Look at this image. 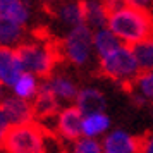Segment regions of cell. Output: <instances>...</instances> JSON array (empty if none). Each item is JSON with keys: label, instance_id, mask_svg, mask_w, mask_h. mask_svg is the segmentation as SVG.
<instances>
[{"label": "cell", "instance_id": "6da1fadb", "mask_svg": "<svg viewBox=\"0 0 153 153\" xmlns=\"http://www.w3.org/2000/svg\"><path fill=\"white\" fill-rule=\"evenodd\" d=\"M108 28L127 45L153 36V16L143 9L127 5L108 16Z\"/></svg>", "mask_w": 153, "mask_h": 153}, {"label": "cell", "instance_id": "7a4b0ae2", "mask_svg": "<svg viewBox=\"0 0 153 153\" xmlns=\"http://www.w3.org/2000/svg\"><path fill=\"white\" fill-rule=\"evenodd\" d=\"M16 52L22 69L43 79L52 76L55 64L64 55L62 47L59 48L52 43H19L16 47Z\"/></svg>", "mask_w": 153, "mask_h": 153}, {"label": "cell", "instance_id": "3957f363", "mask_svg": "<svg viewBox=\"0 0 153 153\" xmlns=\"http://www.w3.org/2000/svg\"><path fill=\"white\" fill-rule=\"evenodd\" d=\"M139 67L136 55L131 45H120L110 53L100 57V72L108 79L127 84L139 74Z\"/></svg>", "mask_w": 153, "mask_h": 153}, {"label": "cell", "instance_id": "277c9868", "mask_svg": "<svg viewBox=\"0 0 153 153\" xmlns=\"http://www.w3.org/2000/svg\"><path fill=\"white\" fill-rule=\"evenodd\" d=\"M4 150L10 153L45 152V131L33 120L10 126L4 138Z\"/></svg>", "mask_w": 153, "mask_h": 153}, {"label": "cell", "instance_id": "5b68a950", "mask_svg": "<svg viewBox=\"0 0 153 153\" xmlns=\"http://www.w3.org/2000/svg\"><path fill=\"white\" fill-rule=\"evenodd\" d=\"M91 48H93V31L86 22L74 26L62 43L64 57H67V60L74 65H84L88 62Z\"/></svg>", "mask_w": 153, "mask_h": 153}, {"label": "cell", "instance_id": "8992f818", "mask_svg": "<svg viewBox=\"0 0 153 153\" xmlns=\"http://www.w3.org/2000/svg\"><path fill=\"white\" fill-rule=\"evenodd\" d=\"M83 119L84 114L77 105L65 107L60 114H57V132L60 138L67 141H76L83 136Z\"/></svg>", "mask_w": 153, "mask_h": 153}, {"label": "cell", "instance_id": "52a82bcc", "mask_svg": "<svg viewBox=\"0 0 153 153\" xmlns=\"http://www.w3.org/2000/svg\"><path fill=\"white\" fill-rule=\"evenodd\" d=\"M59 98L55 97V93L52 91V88L48 86V83L40 84L38 88V93L36 97L33 98V112H35V119H40V120H47L50 117H55L59 114Z\"/></svg>", "mask_w": 153, "mask_h": 153}, {"label": "cell", "instance_id": "ba28073f", "mask_svg": "<svg viewBox=\"0 0 153 153\" xmlns=\"http://www.w3.org/2000/svg\"><path fill=\"white\" fill-rule=\"evenodd\" d=\"M2 110L5 112L10 126L14 124H22V122H29L35 119V112H33V103H29V100L19 97H4L0 102Z\"/></svg>", "mask_w": 153, "mask_h": 153}, {"label": "cell", "instance_id": "9c48e42d", "mask_svg": "<svg viewBox=\"0 0 153 153\" xmlns=\"http://www.w3.org/2000/svg\"><path fill=\"white\" fill-rule=\"evenodd\" d=\"M22 72L24 69H22L16 48L0 45V81L5 86H12Z\"/></svg>", "mask_w": 153, "mask_h": 153}, {"label": "cell", "instance_id": "30bf717a", "mask_svg": "<svg viewBox=\"0 0 153 153\" xmlns=\"http://www.w3.org/2000/svg\"><path fill=\"white\" fill-rule=\"evenodd\" d=\"M102 148L107 153H134L139 152V141L138 136L132 138L124 131H114L103 139Z\"/></svg>", "mask_w": 153, "mask_h": 153}, {"label": "cell", "instance_id": "8fae6325", "mask_svg": "<svg viewBox=\"0 0 153 153\" xmlns=\"http://www.w3.org/2000/svg\"><path fill=\"white\" fill-rule=\"evenodd\" d=\"M76 105L84 115L88 114H97V112H103L107 108V100H105L103 93L95 88H84L77 93L76 97Z\"/></svg>", "mask_w": 153, "mask_h": 153}, {"label": "cell", "instance_id": "7c38bea8", "mask_svg": "<svg viewBox=\"0 0 153 153\" xmlns=\"http://www.w3.org/2000/svg\"><path fill=\"white\" fill-rule=\"evenodd\" d=\"M22 36H24V24H19L7 17H0V45L14 48L22 42Z\"/></svg>", "mask_w": 153, "mask_h": 153}, {"label": "cell", "instance_id": "4fadbf2b", "mask_svg": "<svg viewBox=\"0 0 153 153\" xmlns=\"http://www.w3.org/2000/svg\"><path fill=\"white\" fill-rule=\"evenodd\" d=\"M84 4V22L93 29H100L108 24V14L103 4L98 0H83Z\"/></svg>", "mask_w": 153, "mask_h": 153}, {"label": "cell", "instance_id": "5bb4252c", "mask_svg": "<svg viewBox=\"0 0 153 153\" xmlns=\"http://www.w3.org/2000/svg\"><path fill=\"white\" fill-rule=\"evenodd\" d=\"M0 17H7L19 24L29 19V7L24 0H0Z\"/></svg>", "mask_w": 153, "mask_h": 153}, {"label": "cell", "instance_id": "9a60e30c", "mask_svg": "<svg viewBox=\"0 0 153 153\" xmlns=\"http://www.w3.org/2000/svg\"><path fill=\"white\" fill-rule=\"evenodd\" d=\"M47 83L48 86L52 88V91L55 93V97L59 100H64V102H72L76 100L77 93V86L72 81H71L67 76H52V77H47Z\"/></svg>", "mask_w": 153, "mask_h": 153}, {"label": "cell", "instance_id": "2e32d148", "mask_svg": "<svg viewBox=\"0 0 153 153\" xmlns=\"http://www.w3.org/2000/svg\"><path fill=\"white\" fill-rule=\"evenodd\" d=\"M10 88H12V91H14L16 97L24 98V100H33V98L36 97V93H38V88H40L38 76L33 74V72L24 71Z\"/></svg>", "mask_w": 153, "mask_h": 153}, {"label": "cell", "instance_id": "e0dca14e", "mask_svg": "<svg viewBox=\"0 0 153 153\" xmlns=\"http://www.w3.org/2000/svg\"><path fill=\"white\" fill-rule=\"evenodd\" d=\"M119 38L110 28L105 29V28H100L97 29V33L93 35V47L97 50L98 57H103L107 53H110L112 50H115L117 47H120V42Z\"/></svg>", "mask_w": 153, "mask_h": 153}, {"label": "cell", "instance_id": "ac0fdd59", "mask_svg": "<svg viewBox=\"0 0 153 153\" xmlns=\"http://www.w3.org/2000/svg\"><path fill=\"white\" fill-rule=\"evenodd\" d=\"M57 16L59 19L67 24L71 28H74L77 24H83L84 22V4L83 0L79 2H67V4H62L59 10H57Z\"/></svg>", "mask_w": 153, "mask_h": 153}, {"label": "cell", "instance_id": "d6986e66", "mask_svg": "<svg viewBox=\"0 0 153 153\" xmlns=\"http://www.w3.org/2000/svg\"><path fill=\"white\" fill-rule=\"evenodd\" d=\"M110 126V119L105 115L103 112H97V114H88L83 119V136H100L103 134Z\"/></svg>", "mask_w": 153, "mask_h": 153}, {"label": "cell", "instance_id": "ffe728a7", "mask_svg": "<svg viewBox=\"0 0 153 153\" xmlns=\"http://www.w3.org/2000/svg\"><path fill=\"white\" fill-rule=\"evenodd\" d=\"M124 88L129 90V93L138 90V95H141L145 100H153V71H139L138 76L124 84Z\"/></svg>", "mask_w": 153, "mask_h": 153}, {"label": "cell", "instance_id": "44dd1931", "mask_svg": "<svg viewBox=\"0 0 153 153\" xmlns=\"http://www.w3.org/2000/svg\"><path fill=\"white\" fill-rule=\"evenodd\" d=\"M141 71H153V36L131 45Z\"/></svg>", "mask_w": 153, "mask_h": 153}, {"label": "cell", "instance_id": "7402d4cb", "mask_svg": "<svg viewBox=\"0 0 153 153\" xmlns=\"http://www.w3.org/2000/svg\"><path fill=\"white\" fill-rule=\"evenodd\" d=\"M72 150L76 153H100V152H103L102 145L95 138H91V136H84V138L76 139Z\"/></svg>", "mask_w": 153, "mask_h": 153}, {"label": "cell", "instance_id": "603a6c76", "mask_svg": "<svg viewBox=\"0 0 153 153\" xmlns=\"http://www.w3.org/2000/svg\"><path fill=\"white\" fill-rule=\"evenodd\" d=\"M102 4H103V7H105V10H107V14H108V16L129 5V2H127V0H103Z\"/></svg>", "mask_w": 153, "mask_h": 153}, {"label": "cell", "instance_id": "cb8c5ba5", "mask_svg": "<svg viewBox=\"0 0 153 153\" xmlns=\"http://www.w3.org/2000/svg\"><path fill=\"white\" fill-rule=\"evenodd\" d=\"M139 141V152H148L153 153V132H145L138 136Z\"/></svg>", "mask_w": 153, "mask_h": 153}, {"label": "cell", "instance_id": "d4e9b609", "mask_svg": "<svg viewBox=\"0 0 153 153\" xmlns=\"http://www.w3.org/2000/svg\"><path fill=\"white\" fill-rule=\"evenodd\" d=\"M9 127H10V122H9L5 112L2 110V107H0V136L2 138H5V132H7Z\"/></svg>", "mask_w": 153, "mask_h": 153}, {"label": "cell", "instance_id": "484cf974", "mask_svg": "<svg viewBox=\"0 0 153 153\" xmlns=\"http://www.w3.org/2000/svg\"><path fill=\"white\" fill-rule=\"evenodd\" d=\"M4 86H5V84L0 81V102H2V98H4Z\"/></svg>", "mask_w": 153, "mask_h": 153}, {"label": "cell", "instance_id": "4316f807", "mask_svg": "<svg viewBox=\"0 0 153 153\" xmlns=\"http://www.w3.org/2000/svg\"><path fill=\"white\" fill-rule=\"evenodd\" d=\"M43 2H53V0H43Z\"/></svg>", "mask_w": 153, "mask_h": 153}]
</instances>
